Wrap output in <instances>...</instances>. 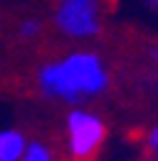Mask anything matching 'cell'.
Listing matches in <instances>:
<instances>
[{
    "instance_id": "cell-9",
    "label": "cell",
    "mask_w": 158,
    "mask_h": 161,
    "mask_svg": "<svg viewBox=\"0 0 158 161\" xmlns=\"http://www.w3.org/2000/svg\"><path fill=\"white\" fill-rule=\"evenodd\" d=\"M153 56H155V64H158V49H155V51H153Z\"/></svg>"
},
{
    "instance_id": "cell-8",
    "label": "cell",
    "mask_w": 158,
    "mask_h": 161,
    "mask_svg": "<svg viewBox=\"0 0 158 161\" xmlns=\"http://www.w3.org/2000/svg\"><path fill=\"white\" fill-rule=\"evenodd\" d=\"M143 3H145L150 10H155V13H158V0H143Z\"/></svg>"
},
{
    "instance_id": "cell-7",
    "label": "cell",
    "mask_w": 158,
    "mask_h": 161,
    "mask_svg": "<svg viewBox=\"0 0 158 161\" xmlns=\"http://www.w3.org/2000/svg\"><path fill=\"white\" fill-rule=\"evenodd\" d=\"M143 146H145L148 156L158 161V123H155V125H150V128L145 130V136H143Z\"/></svg>"
},
{
    "instance_id": "cell-4",
    "label": "cell",
    "mask_w": 158,
    "mask_h": 161,
    "mask_svg": "<svg viewBox=\"0 0 158 161\" xmlns=\"http://www.w3.org/2000/svg\"><path fill=\"white\" fill-rule=\"evenodd\" d=\"M31 138L26 136L23 128H0V161H21L23 153L28 151Z\"/></svg>"
},
{
    "instance_id": "cell-3",
    "label": "cell",
    "mask_w": 158,
    "mask_h": 161,
    "mask_svg": "<svg viewBox=\"0 0 158 161\" xmlns=\"http://www.w3.org/2000/svg\"><path fill=\"white\" fill-rule=\"evenodd\" d=\"M107 120L84 108H69L64 115V153L71 161H92L107 143Z\"/></svg>"
},
{
    "instance_id": "cell-10",
    "label": "cell",
    "mask_w": 158,
    "mask_h": 161,
    "mask_svg": "<svg viewBox=\"0 0 158 161\" xmlns=\"http://www.w3.org/2000/svg\"><path fill=\"white\" fill-rule=\"evenodd\" d=\"M138 161H155V158H138Z\"/></svg>"
},
{
    "instance_id": "cell-1",
    "label": "cell",
    "mask_w": 158,
    "mask_h": 161,
    "mask_svg": "<svg viewBox=\"0 0 158 161\" xmlns=\"http://www.w3.org/2000/svg\"><path fill=\"white\" fill-rule=\"evenodd\" d=\"M33 85L41 100L66 108H84L112 87L107 59L94 49H71L41 62L33 72Z\"/></svg>"
},
{
    "instance_id": "cell-6",
    "label": "cell",
    "mask_w": 158,
    "mask_h": 161,
    "mask_svg": "<svg viewBox=\"0 0 158 161\" xmlns=\"http://www.w3.org/2000/svg\"><path fill=\"white\" fill-rule=\"evenodd\" d=\"M21 161H59V156H56V148L49 143V141L33 138L31 143H28V151L23 153Z\"/></svg>"
},
{
    "instance_id": "cell-5",
    "label": "cell",
    "mask_w": 158,
    "mask_h": 161,
    "mask_svg": "<svg viewBox=\"0 0 158 161\" xmlns=\"http://www.w3.org/2000/svg\"><path fill=\"white\" fill-rule=\"evenodd\" d=\"M44 31H46V26H44V21L38 15H26L15 26V36L21 38L23 44H36L38 38L44 36Z\"/></svg>"
},
{
    "instance_id": "cell-2",
    "label": "cell",
    "mask_w": 158,
    "mask_h": 161,
    "mask_svg": "<svg viewBox=\"0 0 158 161\" xmlns=\"http://www.w3.org/2000/svg\"><path fill=\"white\" fill-rule=\"evenodd\" d=\"M107 0H54L51 26L69 44H89L107 26Z\"/></svg>"
}]
</instances>
